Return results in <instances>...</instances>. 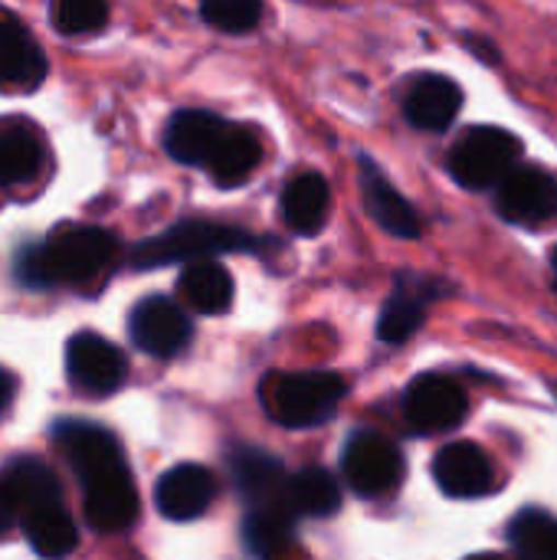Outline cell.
<instances>
[{
  "mask_svg": "<svg viewBox=\"0 0 557 560\" xmlns=\"http://www.w3.org/2000/svg\"><path fill=\"white\" fill-rule=\"evenodd\" d=\"M66 374L69 381L92 397H108L121 387L128 374L125 354L95 331H79L66 345Z\"/></svg>",
  "mask_w": 557,
  "mask_h": 560,
  "instance_id": "cell-7",
  "label": "cell"
},
{
  "mask_svg": "<svg viewBox=\"0 0 557 560\" xmlns=\"http://www.w3.org/2000/svg\"><path fill=\"white\" fill-rule=\"evenodd\" d=\"M295 538V515L286 505L250 509L243 522V541L259 560H276L289 551Z\"/></svg>",
  "mask_w": 557,
  "mask_h": 560,
  "instance_id": "cell-25",
  "label": "cell"
},
{
  "mask_svg": "<svg viewBox=\"0 0 557 560\" xmlns=\"http://www.w3.org/2000/svg\"><path fill=\"white\" fill-rule=\"evenodd\" d=\"M118 253L108 230L89 223H62L43 243L23 246L16 256V279L26 289H49L59 282L82 285L98 279Z\"/></svg>",
  "mask_w": 557,
  "mask_h": 560,
  "instance_id": "cell-2",
  "label": "cell"
},
{
  "mask_svg": "<svg viewBox=\"0 0 557 560\" xmlns=\"http://www.w3.org/2000/svg\"><path fill=\"white\" fill-rule=\"evenodd\" d=\"M341 472L345 482L358 492V495H384L391 492L401 476H404V456L401 450L374 433V430H358L341 453Z\"/></svg>",
  "mask_w": 557,
  "mask_h": 560,
  "instance_id": "cell-6",
  "label": "cell"
},
{
  "mask_svg": "<svg viewBox=\"0 0 557 560\" xmlns=\"http://www.w3.org/2000/svg\"><path fill=\"white\" fill-rule=\"evenodd\" d=\"M512 545L525 560H557V522L545 512H522L512 525Z\"/></svg>",
  "mask_w": 557,
  "mask_h": 560,
  "instance_id": "cell-27",
  "label": "cell"
},
{
  "mask_svg": "<svg viewBox=\"0 0 557 560\" xmlns=\"http://www.w3.org/2000/svg\"><path fill=\"white\" fill-rule=\"evenodd\" d=\"M0 486L10 495L20 522L30 518V515H36V512H46V509L62 505V489H59L56 472L46 463L33 459V456L10 459L0 469Z\"/></svg>",
  "mask_w": 557,
  "mask_h": 560,
  "instance_id": "cell-16",
  "label": "cell"
},
{
  "mask_svg": "<svg viewBox=\"0 0 557 560\" xmlns=\"http://www.w3.org/2000/svg\"><path fill=\"white\" fill-rule=\"evenodd\" d=\"M43 167V144L26 121H0V187L26 184Z\"/></svg>",
  "mask_w": 557,
  "mask_h": 560,
  "instance_id": "cell-23",
  "label": "cell"
},
{
  "mask_svg": "<svg viewBox=\"0 0 557 560\" xmlns=\"http://www.w3.org/2000/svg\"><path fill=\"white\" fill-rule=\"evenodd\" d=\"M469 410L466 390L446 374H423L404 394V417L417 433H446Z\"/></svg>",
  "mask_w": 557,
  "mask_h": 560,
  "instance_id": "cell-8",
  "label": "cell"
},
{
  "mask_svg": "<svg viewBox=\"0 0 557 560\" xmlns=\"http://www.w3.org/2000/svg\"><path fill=\"white\" fill-rule=\"evenodd\" d=\"M358 174H361V197H364V210L368 217L387 230L397 240H417L420 236V217L417 210L407 203V197L381 174V167L371 158L358 161Z\"/></svg>",
  "mask_w": 557,
  "mask_h": 560,
  "instance_id": "cell-12",
  "label": "cell"
},
{
  "mask_svg": "<svg viewBox=\"0 0 557 560\" xmlns=\"http://www.w3.org/2000/svg\"><path fill=\"white\" fill-rule=\"evenodd\" d=\"M466 560H509V558H502V555H473V558H466Z\"/></svg>",
  "mask_w": 557,
  "mask_h": 560,
  "instance_id": "cell-32",
  "label": "cell"
},
{
  "mask_svg": "<svg viewBox=\"0 0 557 560\" xmlns=\"http://www.w3.org/2000/svg\"><path fill=\"white\" fill-rule=\"evenodd\" d=\"M499 213L509 223L538 226L557 217V177L545 167H515L499 187Z\"/></svg>",
  "mask_w": 557,
  "mask_h": 560,
  "instance_id": "cell-10",
  "label": "cell"
},
{
  "mask_svg": "<svg viewBox=\"0 0 557 560\" xmlns=\"http://www.w3.org/2000/svg\"><path fill=\"white\" fill-rule=\"evenodd\" d=\"M200 16L220 33H250L259 23L263 7L256 0H207L200 3Z\"/></svg>",
  "mask_w": 557,
  "mask_h": 560,
  "instance_id": "cell-29",
  "label": "cell"
},
{
  "mask_svg": "<svg viewBox=\"0 0 557 560\" xmlns=\"http://www.w3.org/2000/svg\"><path fill=\"white\" fill-rule=\"evenodd\" d=\"M16 522H20V518H16V509H13L10 495L3 492V486H0V538H3Z\"/></svg>",
  "mask_w": 557,
  "mask_h": 560,
  "instance_id": "cell-30",
  "label": "cell"
},
{
  "mask_svg": "<svg viewBox=\"0 0 557 560\" xmlns=\"http://www.w3.org/2000/svg\"><path fill=\"white\" fill-rule=\"evenodd\" d=\"M256 246V236L230 226V223H210V220H184L131 249L135 269H158L171 262H204L217 259L223 253H246Z\"/></svg>",
  "mask_w": 557,
  "mask_h": 560,
  "instance_id": "cell-3",
  "label": "cell"
},
{
  "mask_svg": "<svg viewBox=\"0 0 557 560\" xmlns=\"http://www.w3.org/2000/svg\"><path fill=\"white\" fill-rule=\"evenodd\" d=\"M259 161H263V144L256 138V131H250L243 125H230L213 161L207 164V174L220 187H236L259 167Z\"/></svg>",
  "mask_w": 557,
  "mask_h": 560,
  "instance_id": "cell-24",
  "label": "cell"
},
{
  "mask_svg": "<svg viewBox=\"0 0 557 560\" xmlns=\"http://www.w3.org/2000/svg\"><path fill=\"white\" fill-rule=\"evenodd\" d=\"M217 495V482L204 466L184 463L167 469L154 486V505L171 522H194L200 518Z\"/></svg>",
  "mask_w": 557,
  "mask_h": 560,
  "instance_id": "cell-14",
  "label": "cell"
},
{
  "mask_svg": "<svg viewBox=\"0 0 557 560\" xmlns=\"http://www.w3.org/2000/svg\"><path fill=\"white\" fill-rule=\"evenodd\" d=\"M446 295V282L440 279H427V276H397V289L387 299V305L381 308V322H378V335L387 345H404L427 318V305L433 299Z\"/></svg>",
  "mask_w": 557,
  "mask_h": 560,
  "instance_id": "cell-11",
  "label": "cell"
},
{
  "mask_svg": "<svg viewBox=\"0 0 557 560\" xmlns=\"http://www.w3.org/2000/svg\"><path fill=\"white\" fill-rule=\"evenodd\" d=\"M46 75V56L33 33L16 20H0V89L33 92Z\"/></svg>",
  "mask_w": 557,
  "mask_h": 560,
  "instance_id": "cell-18",
  "label": "cell"
},
{
  "mask_svg": "<svg viewBox=\"0 0 557 560\" xmlns=\"http://www.w3.org/2000/svg\"><path fill=\"white\" fill-rule=\"evenodd\" d=\"M463 92L446 75H423L407 95V121L420 131H443L456 121Z\"/></svg>",
  "mask_w": 557,
  "mask_h": 560,
  "instance_id": "cell-19",
  "label": "cell"
},
{
  "mask_svg": "<svg viewBox=\"0 0 557 560\" xmlns=\"http://www.w3.org/2000/svg\"><path fill=\"white\" fill-rule=\"evenodd\" d=\"M437 486L453 499H479L496 486V466L476 443H450L433 459Z\"/></svg>",
  "mask_w": 557,
  "mask_h": 560,
  "instance_id": "cell-13",
  "label": "cell"
},
{
  "mask_svg": "<svg viewBox=\"0 0 557 560\" xmlns=\"http://www.w3.org/2000/svg\"><path fill=\"white\" fill-rule=\"evenodd\" d=\"M49 16L62 36H85L108 23V7L102 0H59L53 3Z\"/></svg>",
  "mask_w": 557,
  "mask_h": 560,
  "instance_id": "cell-28",
  "label": "cell"
},
{
  "mask_svg": "<svg viewBox=\"0 0 557 560\" xmlns=\"http://www.w3.org/2000/svg\"><path fill=\"white\" fill-rule=\"evenodd\" d=\"M230 472H233V482L240 489V495L250 502V509H263V505H282V495H286V466L263 453V450H253V446H236L230 453Z\"/></svg>",
  "mask_w": 557,
  "mask_h": 560,
  "instance_id": "cell-17",
  "label": "cell"
},
{
  "mask_svg": "<svg viewBox=\"0 0 557 560\" xmlns=\"http://www.w3.org/2000/svg\"><path fill=\"white\" fill-rule=\"evenodd\" d=\"M128 335L144 354L174 358L190 345L194 328H190V318L184 315V308L177 302H171L164 295H151L131 308Z\"/></svg>",
  "mask_w": 557,
  "mask_h": 560,
  "instance_id": "cell-9",
  "label": "cell"
},
{
  "mask_svg": "<svg viewBox=\"0 0 557 560\" xmlns=\"http://www.w3.org/2000/svg\"><path fill=\"white\" fill-rule=\"evenodd\" d=\"M263 400L282 427L305 430L332 420V413L345 400V381L328 371L282 374L263 384Z\"/></svg>",
  "mask_w": 557,
  "mask_h": 560,
  "instance_id": "cell-4",
  "label": "cell"
},
{
  "mask_svg": "<svg viewBox=\"0 0 557 560\" xmlns=\"http://www.w3.org/2000/svg\"><path fill=\"white\" fill-rule=\"evenodd\" d=\"M10 397H13V377L0 368V410L10 404Z\"/></svg>",
  "mask_w": 557,
  "mask_h": 560,
  "instance_id": "cell-31",
  "label": "cell"
},
{
  "mask_svg": "<svg viewBox=\"0 0 557 560\" xmlns=\"http://www.w3.org/2000/svg\"><path fill=\"white\" fill-rule=\"evenodd\" d=\"M282 505L299 518H325L335 515L341 505V489L335 482L332 472L318 469V466H305L295 476H289L286 482V495Z\"/></svg>",
  "mask_w": 557,
  "mask_h": 560,
  "instance_id": "cell-22",
  "label": "cell"
},
{
  "mask_svg": "<svg viewBox=\"0 0 557 560\" xmlns=\"http://www.w3.org/2000/svg\"><path fill=\"white\" fill-rule=\"evenodd\" d=\"M53 440L82 486L85 522L105 535L131 528L138 518V489L118 440L89 420H59Z\"/></svg>",
  "mask_w": 557,
  "mask_h": 560,
  "instance_id": "cell-1",
  "label": "cell"
},
{
  "mask_svg": "<svg viewBox=\"0 0 557 560\" xmlns=\"http://www.w3.org/2000/svg\"><path fill=\"white\" fill-rule=\"evenodd\" d=\"M230 121H223L220 115L213 112H200V108H184L177 112L171 121H167V131H164V148L174 161L181 164H194V167H204L213 161L223 135H227Z\"/></svg>",
  "mask_w": 557,
  "mask_h": 560,
  "instance_id": "cell-15",
  "label": "cell"
},
{
  "mask_svg": "<svg viewBox=\"0 0 557 560\" xmlns=\"http://www.w3.org/2000/svg\"><path fill=\"white\" fill-rule=\"evenodd\" d=\"M552 262H555V279H557V249H555V256H552Z\"/></svg>",
  "mask_w": 557,
  "mask_h": 560,
  "instance_id": "cell-33",
  "label": "cell"
},
{
  "mask_svg": "<svg viewBox=\"0 0 557 560\" xmlns=\"http://www.w3.org/2000/svg\"><path fill=\"white\" fill-rule=\"evenodd\" d=\"M20 528H23L30 548L46 560L69 558L76 551V545H79V532H76V522L66 512V505L36 512V515L23 518Z\"/></svg>",
  "mask_w": 557,
  "mask_h": 560,
  "instance_id": "cell-26",
  "label": "cell"
},
{
  "mask_svg": "<svg viewBox=\"0 0 557 560\" xmlns=\"http://www.w3.org/2000/svg\"><path fill=\"white\" fill-rule=\"evenodd\" d=\"M522 154V141L506 131V128H469L456 148L450 151V174L469 187V190H489V187H502V180L515 171Z\"/></svg>",
  "mask_w": 557,
  "mask_h": 560,
  "instance_id": "cell-5",
  "label": "cell"
},
{
  "mask_svg": "<svg viewBox=\"0 0 557 560\" xmlns=\"http://www.w3.org/2000/svg\"><path fill=\"white\" fill-rule=\"evenodd\" d=\"M181 299L204 315H220L230 308L233 302V276L227 272V266H220L217 259H204V262H190L181 279H177Z\"/></svg>",
  "mask_w": 557,
  "mask_h": 560,
  "instance_id": "cell-21",
  "label": "cell"
},
{
  "mask_svg": "<svg viewBox=\"0 0 557 560\" xmlns=\"http://www.w3.org/2000/svg\"><path fill=\"white\" fill-rule=\"evenodd\" d=\"M332 210V190L328 180L315 171H305L292 177L282 190V217L295 233H318Z\"/></svg>",
  "mask_w": 557,
  "mask_h": 560,
  "instance_id": "cell-20",
  "label": "cell"
}]
</instances>
